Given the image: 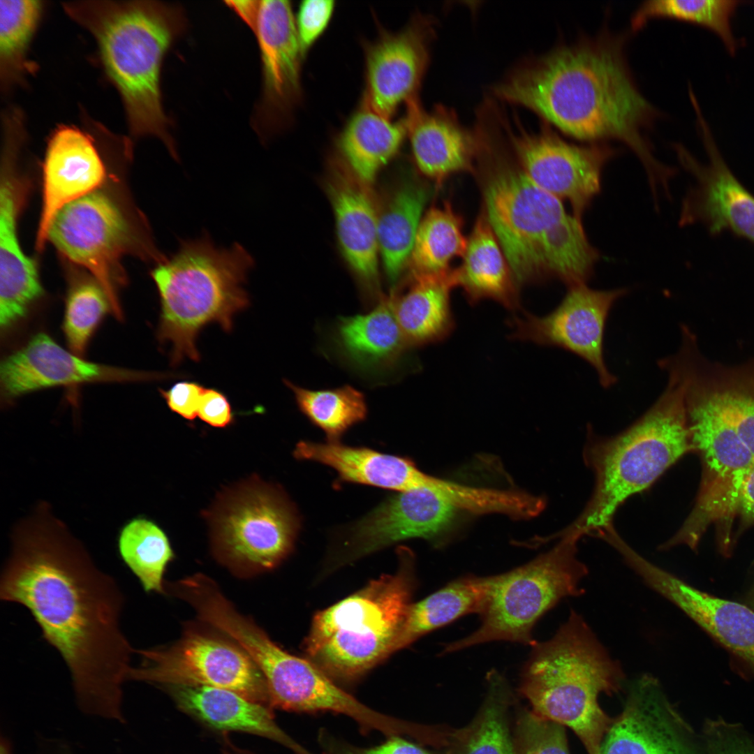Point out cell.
<instances>
[{
  "instance_id": "obj_2",
  "label": "cell",
  "mask_w": 754,
  "mask_h": 754,
  "mask_svg": "<svg viewBox=\"0 0 754 754\" xmlns=\"http://www.w3.org/2000/svg\"><path fill=\"white\" fill-rule=\"evenodd\" d=\"M493 92L574 138L623 142L641 161L653 189L667 184L674 174L655 157L644 137L654 110L614 44L602 40L559 47L515 69Z\"/></svg>"
},
{
  "instance_id": "obj_20",
  "label": "cell",
  "mask_w": 754,
  "mask_h": 754,
  "mask_svg": "<svg viewBox=\"0 0 754 754\" xmlns=\"http://www.w3.org/2000/svg\"><path fill=\"white\" fill-rule=\"evenodd\" d=\"M168 376L87 361L40 332L1 362V395L6 401H10L25 394L55 386L149 380Z\"/></svg>"
},
{
  "instance_id": "obj_33",
  "label": "cell",
  "mask_w": 754,
  "mask_h": 754,
  "mask_svg": "<svg viewBox=\"0 0 754 754\" xmlns=\"http://www.w3.org/2000/svg\"><path fill=\"white\" fill-rule=\"evenodd\" d=\"M490 581L491 576H464L420 602L412 603L395 640L393 653L464 615L480 614L487 598Z\"/></svg>"
},
{
  "instance_id": "obj_43",
  "label": "cell",
  "mask_w": 754,
  "mask_h": 754,
  "mask_svg": "<svg viewBox=\"0 0 754 754\" xmlns=\"http://www.w3.org/2000/svg\"><path fill=\"white\" fill-rule=\"evenodd\" d=\"M514 753L569 754L564 727L533 711L523 713L517 724Z\"/></svg>"
},
{
  "instance_id": "obj_54",
  "label": "cell",
  "mask_w": 754,
  "mask_h": 754,
  "mask_svg": "<svg viewBox=\"0 0 754 754\" xmlns=\"http://www.w3.org/2000/svg\"><path fill=\"white\" fill-rule=\"evenodd\" d=\"M238 753L239 754H251V753H247L246 751H239V750L238 751Z\"/></svg>"
},
{
  "instance_id": "obj_50",
  "label": "cell",
  "mask_w": 754,
  "mask_h": 754,
  "mask_svg": "<svg viewBox=\"0 0 754 754\" xmlns=\"http://www.w3.org/2000/svg\"><path fill=\"white\" fill-rule=\"evenodd\" d=\"M226 3L255 33L261 1H229Z\"/></svg>"
},
{
  "instance_id": "obj_40",
  "label": "cell",
  "mask_w": 754,
  "mask_h": 754,
  "mask_svg": "<svg viewBox=\"0 0 754 754\" xmlns=\"http://www.w3.org/2000/svg\"><path fill=\"white\" fill-rule=\"evenodd\" d=\"M739 1L735 0H652L637 9L632 19L634 29L653 17L675 18L704 26L715 32L733 54L738 47L731 25Z\"/></svg>"
},
{
  "instance_id": "obj_23",
  "label": "cell",
  "mask_w": 754,
  "mask_h": 754,
  "mask_svg": "<svg viewBox=\"0 0 754 754\" xmlns=\"http://www.w3.org/2000/svg\"><path fill=\"white\" fill-rule=\"evenodd\" d=\"M369 188L341 161L332 165L327 191L342 253L367 292L379 296L378 212Z\"/></svg>"
},
{
  "instance_id": "obj_18",
  "label": "cell",
  "mask_w": 754,
  "mask_h": 754,
  "mask_svg": "<svg viewBox=\"0 0 754 754\" xmlns=\"http://www.w3.org/2000/svg\"><path fill=\"white\" fill-rule=\"evenodd\" d=\"M695 108L707 161L702 163L681 145L675 150L693 185L683 199L679 224L700 223L711 235L725 230L754 242V196L744 188L722 157L697 102Z\"/></svg>"
},
{
  "instance_id": "obj_13",
  "label": "cell",
  "mask_w": 754,
  "mask_h": 754,
  "mask_svg": "<svg viewBox=\"0 0 754 754\" xmlns=\"http://www.w3.org/2000/svg\"><path fill=\"white\" fill-rule=\"evenodd\" d=\"M467 515L451 498L429 486L396 492L343 530L333 564H346L412 538L441 546Z\"/></svg>"
},
{
  "instance_id": "obj_27",
  "label": "cell",
  "mask_w": 754,
  "mask_h": 754,
  "mask_svg": "<svg viewBox=\"0 0 754 754\" xmlns=\"http://www.w3.org/2000/svg\"><path fill=\"white\" fill-rule=\"evenodd\" d=\"M163 687L180 709L214 729L260 735L281 744L295 754H312L279 727L267 705L220 688L184 685Z\"/></svg>"
},
{
  "instance_id": "obj_35",
  "label": "cell",
  "mask_w": 754,
  "mask_h": 754,
  "mask_svg": "<svg viewBox=\"0 0 754 754\" xmlns=\"http://www.w3.org/2000/svg\"><path fill=\"white\" fill-rule=\"evenodd\" d=\"M467 241L461 219L450 205L431 208L421 220L411 253L413 276L450 272L451 262L464 256Z\"/></svg>"
},
{
  "instance_id": "obj_30",
  "label": "cell",
  "mask_w": 754,
  "mask_h": 754,
  "mask_svg": "<svg viewBox=\"0 0 754 754\" xmlns=\"http://www.w3.org/2000/svg\"><path fill=\"white\" fill-rule=\"evenodd\" d=\"M401 293L389 297L392 309L410 348L440 342L454 330L450 292L456 287L453 269L438 275L413 276Z\"/></svg>"
},
{
  "instance_id": "obj_38",
  "label": "cell",
  "mask_w": 754,
  "mask_h": 754,
  "mask_svg": "<svg viewBox=\"0 0 754 754\" xmlns=\"http://www.w3.org/2000/svg\"><path fill=\"white\" fill-rule=\"evenodd\" d=\"M284 383L293 392L301 413L325 433L327 441L340 442L346 431L367 417L365 395L351 385L311 390L288 380Z\"/></svg>"
},
{
  "instance_id": "obj_47",
  "label": "cell",
  "mask_w": 754,
  "mask_h": 754,
  "mask_svg": "<svg viewBox=\"0 0 754 754\" xmlns=\"http://www.w3.org/2000/svg\"><path fill=\"white\" fill-rule=\"evenodd\" d=\"M205 388L193 381H181L168 390H160L169 408L188 420L198 416V408Z\"/></svg>"
},
{
  "instance_id": "obj_3",
  "label": "cell",
  "mask_w": 754,
  "mask_h": 754,
  "mask_svg": "<svg viewBox=\"0 0 754 754\" xmlns=\"http://www.w3.org/2000/svg\"><path fill=\"white\" fill-rule=\"evenodd\" d=\"M62 6L94 38L105 72L121 98L130 133L158 138L177 160L160 75L166 52L186 28L182 8L156 1H80Z\"/></svg>"
},
{
  "instance_id": "obj_14",
  "label": "cell",
  "mask_w": 754,
  "mask_h": 754,
  "mask_svg": "<svg viewBox=\"0 0 754 754\" xmlns=\"http://www.w3.org/2000/svg\"><path fill=\"white\" fill-rule=\"evenodd\" d=\"M515 122L504 126L519 167L538 186L568 201L572 213L582 219L601 189L603 169L614 151L599 145L570 143L547 128L528 131Z\"/></svg>"
},
{
  "instance_id": "obj_1",
  "label": "cell",
  "mask_w": 754,
  "mask_h": 754,
  "mask_svg": "<svg viewBox=\"0 0 754 754\" xmlns=\"http://www.w3.org/2000/svg\"><path fill=\"white\" fill-rule=\"evenodd\" d=\"M0 598L25 607L60 653L79 708L124 723L122 687L135 649L120 623L123 593L47 503L13 533Z\"/></svg>"
},
{
  "instance_id": "obj_11",
  "label": "cell",
  "mask_w": 754,
  "mask_h": 754,
  "mask_svg": "<svg viewBox=\"0 0 754 754\" xmlns=\"http://www.w3.org/2000/svg\"><path fill=\"white\" fill-rule=\"evenodd\" d=\"M204 515L214 556L240 575L280 564L291 552L301 526L286 492L256 476L224 491Z\"/></svg>"
},
{
  "instance_id": "obj_24",
  "label": "cell",
  "mask_w": 754,
  "mask_h": 754,
  "mask_svg": "<svg viewBox=\"0 0 754 754\" xmlns=\"http://www.w3.org/2000/svg\"><path fill=\"white\" fill-rule=\"evenodd\" d=\"M646 584L674 604L737 659L754 670V611L688 584L658 566Z\"/></svg>"
},
{
  "instance_id": "obj_6",
  "label": "cell",
  "mask_w": 754,
  "mask_h": 754,
  "mask_svg": "<svg viewBox=\"0 0 754 754\" xmlns=\"http://www.w3.org/2000/svg\"><path fill=\"white\" fill-rule=\"evenodd\" d=\"M523 668L520 693L533 711L570 728L588 754H599L613 720L600 707L602 693L622 686L624 674L584 618L571 610L549 640L537 642Z\"/></svg>"
},
{
  "instance_id": "obj_41",
  "label": "cell",
  "mask_w": 754,
  "mask_h": 754,
  "mask_svg": "<svg viewBox=\"0 0 754 754\" xmlns=\"http://www.w3.org/2000/svg\"><path fill=\"white\" fill-rule=\"evenodd\" d=\"M712 369L720 411L754 457V359Z\"/></svg>"
},
{
  "instance_id": "obj_8",
  "label": "cell",
  "mask_w": 754,
  "mask_h": 754,
  "mask_svg": "<svg viewBox=\"0 0 754 754\" xmlns=\"http://www.w3.org/2000/svg\"><path fill=\"white\" fill-rule=\"evenodd\" d=\"M398 569L318 612L303 644L307 659L335 683H352L393 653L412 604L415 558L397 549Z\"/></svg>"
},
{
  "instance_id": "obj_25",
  "label": "cell",
  "mask_w": 754,
  "mask_h": 754,
  "mask_svg": "<svg viewBox=\"0 0 754 754\" xmlns=\"http://www.w3.org/2000/svg\"><path fill=\"white\" fill-rule=\"evenodd\" d=\"M328 341L331 351L342 364L367 377L392 372L411 349L389 297H382L367 313L337 318Z\"/></svg>"
},
{
  "instance_id": "obj_4",
  "label": "cell",
  "mask_w": 754,
  "mask_h": 754,
  "mask_svg": "<svg viewBox=\"0 0 754 754\" xmlns=\"http://www.w3.org/2000/svg\"><path fill=\"white\" fill-rule=\"evenodd\" d=\"M484 184L485 214L517 285L545 278L568 287L586 283L599 253L582 219L544 191L522 168L498 157Z\"/></svg>"
},
{
  "instance_id": "obj_39",
  "label": "cell",
  "mask_w": 754,
  "mask_h": 754,
  "mask_svg": "<svg viewBox=\"0 0 754 754\" xmlns=\"http://www.w3.org/2000/svg\"><path fill=\"white\" fill-rule=\"evenodd\" d=\"M43 8L40 1H0V81L5 92L31 68L27 53Z\"/></svg>"
},
{
  "instance_id": "obj_29",
  "label": "cell",
  "mask_w": 754,
  "mask_h": 754,
  "mask_svg": "<svg viewBox=\"0 0 754 754\" xmlns=\"http://www.w3.org/2000/svg\"><path fill=\"white\" fill-rule=\"evenodd\" d=\"M295 457L327 465L338 475L339 482H351L403 491L416 488L424 472L407 457L382 453L340 442L300 441Z\"/></svg>"
},
{
  "instance_id": "obj_15",
  "label": "cell",
  "mask_w": 754,
  "mask_h": 754,
  "mask_svg": "<svg viewBox=\"0 0 754 754\" xmlns=\"http://www.w3.org/2000/svg\"><path fill=\"white\" fill-rule=\"evenodd\" d=\"M628 292L626 288L593 289L586 283L570 286L559 304L547 314L526 313L512 318L510 337L577 355L596 371L600 385L609 389L617 378L605 360V325L612 308Z\"/></svg>"
},
{
  "instance_id": "obj_5",
  "label": "cell",
  "mask_w": 754,
  "mask_h": 754,
  "mask_svg": "<svg viewBox=\"0 0 754 754\" xmlns=\"http://www.w3.org/2000/svg\"><path fill=\"white\" fill-rule=\"evenodd\" d=\"M691 451L683 387L669 374L662 394L625 430L602 436L588 429L583 455L594 475V489L583 511L564 531L599 536L613 526L625 501L648 489Z\"/></svg>"
},
{
  "instance_id": "obj_48",
  "label": "cell",
  "mask_w": 754,
  "mask_h": 754,
  "mask_svg": "<svg viewBox=\"0 0 754 754\" xmlns=\"http://www.w3.org/2000/svg\"><path fill=\"white\" fill-rule=\"evenodd\" d=\"M198 416L209 425L224 428L232 423L233 413L226 396L221 391L205 389L199 406Z\"/></svg>"
},
{
  "instance_id": "obj_32",
  "label": "cell",
  "mask_w": 754,
  "mask_h": 754,
  "mask_svg": "<svg viewBox=\"0 0 754 754\" xmlns=\"http://www.w3.org/2000/svg\"><path fill=\"white\" fill-rule=\"evenodd\" d=\"M406 134V117L393 121L362 100L338 137L341 161L361 182L369 186L397 153Z\"/></svg>"
},
{
  "instance_id": "obj_34",
  "label": "cell",
  "mask_w": 754,
  "mask_h": 754,
  "mask_svg": "<svg viewBox=\"0 0 754 754\" xmlns=\"http://www.w3.org/2000/svg\"><path fill=\"white\" fill-rule=\"evenodd\" d=\"M428 191L413 179L399 184L378 212V237L386 276L395 283L410 261Z\"/></svg>"
},
{
  "instance_id": "obj_36",
  "label": "cell",
  "mask_w": 754,
  "mask_h": 754,
  "mask_svg": "<svg viewBox=\"0 0 754 754\" xmlns=\"http://www.w3.org/2000/svg\"><path fill=\"white\" fill-rule=\"evenodd\" d=\"M488 678V694L480 713L453 736V754H515L507 720L510 689L498 672L491 671Z\"/></svg>"
},
{
  "instance_id": "obj_49",
  "label": "cell",
  "mask_w": 754,
  "mask_h": 754,
  "mask_svg": "<svg viewBox=\"0 0 754 754\" xmlns=\"http://www.w3.org/2000/svg\"><path fill=\"white\" fill-rule=\"evenodd\" d=\"M737 514H739L744 526L754 524V466L749 471L741 486Z\"/></svg>"
},
{
  "instance_id": "obj_44",
  "label": "cell",
  "mask_w": 754,
  "mask_h": 754,
  "mask_svg": "<svg viewBox=\"0 0 754 754\" xmlns=\"http://www.w3.org/2000/svg\"><path fill=\"white\" fill-rule=\"evenodd\" d=\"M335 8L333 0H305L295 17L299 40L304 54L323 34Z\"/></svg>"
},
{
  "instance_id": "obj_19",
  "label": "cell",
  "mask_w": 754,
  "mask_h": 754,
  "mask_svg": "<svg viewBox=\"0 0 754 754\" xmlns=\"http://www.w3.org/2000/svg\"><path fill=\"white\" fill-rule=\"evenodd\" d=\"M434 25L430 17L418 15L402 29L383 31L365 45L362 100L380 114L392 119L401 103L417 98L429 61Z\"/></svg>"
},
{
  "instance_id": "obj_45",
  "label": "cell",
  "mask_w": 754,
  "mask_h": 754,
  "mask_svg": "<svg viewBox=\"0 0 754 754\" xmlns=\"http://www.w3.org/2000/svg\"><path fill=\"white\" fill-rule=\"evenodd\" d=\"M320 742L325 754H431L420 746L401 735H392L371 747H359L341 741L323 732Z\"/></svg>"
},
{
  "instance_id": "obj_51",
  "label": "cell",
  "mask_w": 754,
  "mask_h": 754,
  "mask_svg": "<svg viewBox=\"0 0 754 754\" xmlns=\"http://www.w3.org/2000/svg\"><path fill=\"white\" fill-rule=\"evenodd\" d=\"M745 600L747 603V606L754 611V574L752 584L750 589H748V591L746 593Z\"/></svg>"
},
{
  "instance_id": "obj_46",
  "label": "cell",
  "mask_w": 754,
  "mask_h": 754,
  "mask_svg": "<svg viewBox=\"0 0 754 754\" xmlns=\"http://www.w3.org/2000/svg\"><path fill=\"white\" fill-rule=\"evenodd\" d=\"M707 754H754V742L723 722H711L706 729Z\"/></svg>"
},
{
  "instance_id": "obj_10",
  "label": "cell",
  "mask_w": 754,
  "mask_h": 754,
  "mask_svg": "<svg viewBox=\"0 0 754 754\" xmlns=\"http://www.w3.org/2000/svg\"><path fill=\"white\" fill-rule=\"evenodd\" d=\"M559 541L528 563L491 576L481 623L469 635L447 644L443 653L478 644L509 641L531 644L536 622L560 600L584 593L581 582L588 574L577 556L579 534L560 531Z\"/></svg>"
},
{
  "instance_id": "obj_22",
  "label": "cell",
  "mask_w": 754,
  "mask_h": 754,
  "mask_svg": "<svg viewBox=\"0 0 754 754\" xmlns=\"http://www.w3.org/2000/svg\"><path fill=\"white\" fill-rule=\"evenodd\" d=\"M105 175V166L90 135L73 126L61 125L55 129L48 141L44 161L38 249L47 240L49 228L57 212L96 191Z\"/></svg>"
},
{
  "instance_id": "obj_53",
  "label": "cell",
  "mask_w": 754,
  "mask_h": 754,
  "mask_svg": "<svg viewBox=\"0 0 754 754\" xmlns=\"http://www.w3.org/2000/svg\"><path fill=\"white\" fill-rule=\"evenodd\" d=\"M57 754H72L67 748H61Z\"/></svg>"
},
{
  "instance_id": "obj_7",
  "label": "cell",
  "mask_w": 754,
  "mask_h": 754,
  "mask_svg": "<svg viewBox=\"0 0 754 754\" xmlns=\"http://www.w3.org/2000/svg\"><path fill=\"white\" fill-rule=\"evenodd\" d=\"M253 265L242 246L218 247L205 235L182 242L151 271L161 303L157 337L170 346L173 365L199 361L197 337L208 324L232 330L235 316L249 304L244 284Z\"/></svg>"
},
{
  "instance_id": "obj_31",
  "label": "cell",
  "mask_w": 754,
  "mask_h": 754,
  "mask_svg": "<svg viewBox=\"0 0 754 754\" xmlns=\"http://www.w3.org/2000/svg\"><path fill=\"white\" fill-rule=\"evenodd\" d=\"M453 270L456 286L470 303L487 299L510 311L519 309L517 285L485 213L474 225L461 265Z\"/></svg>"
},
{
  "instance_id": "obj_17",
  "label": "cell",
  "mask_w": 754,
  "mask_h": 754,
  "mask_svg": "<svg viewBox=\"0 0 754 754\" xmlns=\"http://www.w3.org/2000/svg\"><path fill=\"white\" fill-rule=\"evenodd\" d=\"M255 34L261 54L263 89L252 124L265 139L289 124L301 101L304 54L288 1H261Z\"/></svg>"
},
{
  "instance_id": "obj_52",
  "label": "cell",
  "mask_w": 754,
  "mask_h": 754,
  "mask_svg": "<svg viewBox=\"0 0 754 754\" xmlns=\"http://www.w3.org/2000/svg\"><path fill=\"white\" fill-rule=\"evenodd\" d=\"M0 754H13L10 743L3 737H1Z\"/></svg>"
},
{
  "instance_id": "obj_16",
  "label": "cell",
  "mask_w": 754,
  "mask_h": 754,
  "mask_svg": "<svg viewBox=\"0 0 754 754\" xmlns=\"http://www.w3.org/2000/svg\"><path fill=\"white\" fill-rule=\"evenodd\" d=\"M47 240L69 260L89 270L108 295L112 313L122 319L113 273L132 239L115 203L95 191L66 205L54 217Z\"/></svg>"
},
{
  "instance_id": "obj_9",
  "label": "cell",
  "mask_w": 754,
  "mask_h": 754,
  "mask_svg": "<svg viewBox=\"0 0 754 754\" xmlns=\"http://www.w3.org/2000/svg\"><path fill=\"white\" fill-rule=\"evenodd\" d=\"M680 381L691 441L694 451L701 455L703 475L691 512L659 549L683 545L695 550L707 528L716 523L720 549L727 555L740 490L754 466V457L724 417L710 374L690 366L681 373Z\"/></svg>"
},
{
  "instance_id": "obj_42",
  "label": "cell",
  "mask_w": 754,
  "mask_h": 754,
  "mask_svg": "<svg viewBox=\"0 0 754 754\" xmlns=\"http://www.w3.org/2000/svg\"><path fill=\"white\" fill-rule=\"evenodd\" d=\"M110 311V300L95 279H84L72 284L66 300L62 326L71 352L82 357L95 330Z\"/></svg>"
},
{
  "instance_id": "obj_28",
  "label": "cell",
  "mask_w": 754,
  "mask_h": 754,
  "mask_svg": "<svg viewBox=\"0 0 754 754\" xmlns=\"http://www.w3.org/2000/svg\"><path fill=\"white\" fill-rule=\"evenodd\" d=\"M20 194L11 176L0 188V326L7 331L27 314L43 294L34 262L22 251L17 235Z\"/></svg>"
},
{
  "instance_id": "obj_37",
  "label": "cell",
  "mask_w": 754,
  "mask_h": 754,
  "mask_svg": "<svg viewBox=\"0 0 754 754\" xmlns=\"http://www.w3.org/2000/svg\"><path fill=\"white\" fill-rule=\"evenodd\" d=\"M118 550L146 592H165L163 575L174 554L157 524L142 517L130 520L119 532Z\"/></svg>"
},
{
  "instance_id": "obj_12",
  "label": "cell",
  "mask_w": 754,
  "mask_h": 754,
  "mask_svg": "<svg viewBox=\"0 0 754 754\" xmlns=\"http://www.w3.org/2000/svg\"><path fill=\"white\" fill-rule=\"evenodd\" d=\"M142 663L131 667L127 680L170 685L205 686L236 692L269 705L265 680L237 644L200 631L188 630L168 648L135 649Z\"/></svg>"
},
{
  "instance_id": "obj_21",
  "label": "cell",
  "mask_w": 754,
  "mask_h": 754,
  "mask_svg": "<svg viewBox=\"0 0 754 754\" xmlns=\"http://www.w3.org/2000/svg\"><path fill=\"white\" fill-rule=\"evenodd\" d=\"M690 734L658 681L646 674L630 686L599 754H697Z\"/></svg>"
},
{
  "instance_id": "obj_26",
  "label": "cell",
  "mask_w": 754,
  "mask_h": 754,
  "mask_svg": "<svg viewBox=\"0 0 754 754\" xmlns=\"http://www.w3.org/2000/svg\"><path fill=\"white\" fill-rule=\"evenodd\" d=\"M405 117L415 164L424 175L441 182L473 168L478 154L475 133L465 128L452 110L437 105L426 111L417 98L407 103Z\"/></svg>"
}]
</instances>
